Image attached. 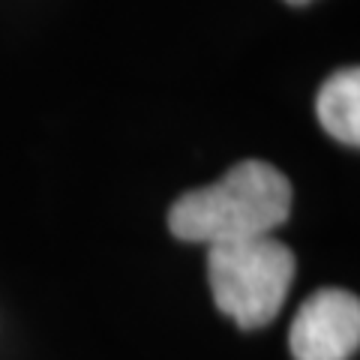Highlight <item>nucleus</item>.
<instances>
[{"mask_svg":"<svg viewBox=\"0 0 360 360\" xmlns=\"http://www.w3.org/2000/svg\"><path fill=\"white\" fill-rule=\"evenodd\" d=\"M295 252L274 234L207 246V279L222 315L243 330L264 328L295 283Z\"/></svg>","mask_w":360,"mask_h":360,"instance_id":"obj_2","label":"nucleus"},{"mask_svg":"<svg viewBox=\"0 0 360 360\" xmlns=\"http://www.w3.org/2000/svg\"><path fill=\"white\" fill-rule=\"evenodd\" d=\"M319 123L328 129L336 141L357 148L360 141V72L354 66L333 72L321 84L315 99Z\"/></svg>","mask_w":360,"mask_h":360,"instance_id":"obj_4","label":"nucleus"},{"mask_svg":"<svg viewBox=\"0 0 360 360\" xmlns=\"http://www.w3.org/2000/svg\"><path fill=\"white\" fill-rule=\"evenodd\" d=\"M295 360H348L360 345V303L342 288H321L291 321Z\"/></svg>","mask_w":360,"mask_h":360,"instance_id":"obj_3","label":"nucleus"},{"mask_svg":"<svg viewBox=\"0 0 360 360\" xmlns=\"http://www.w3.org/2000/svg\"><path fill=\"white\" fill-rule=\"evenodd\" d=\"M288 213V177L262 160H246L217 184L180 195L168 210V229L180 240L213 246L274 234Z\"/></svg>","mask_w":360,"mask_h":360,"instance_id":"obj_1","label":"nucleus"},{"mask_svg":"<svg viewBox=\"0 0 360 360\" xmlns=\"http://www.w3.org/2000/svg\"><path fill=\"white\" fill-rule=\"evenodd\" d=\"M288 4H309V0H288Z\"/></svg>","mask_w":360,"mask_h":360,"instance_id":"obj_5","label":"nucleus"}]
</instances>
